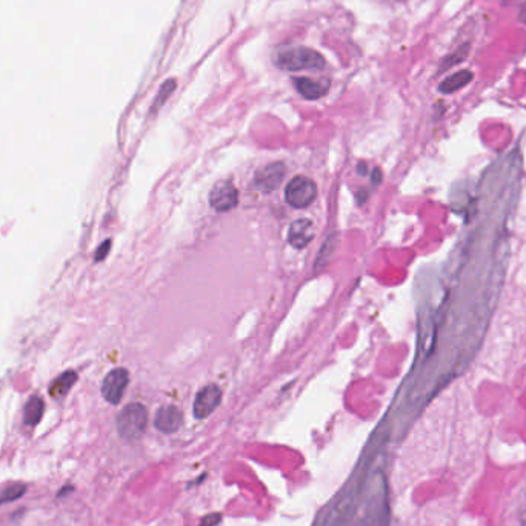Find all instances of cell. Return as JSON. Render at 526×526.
I'll list each match as a JSON object with an SVG mask.
<instances>
[{
  "label": "cell",
  "mask_w": 526,
  "mask_h": 526,
  "mask_svg": "<svg viewBox=\"0 0 526 526\" xmlns=\"http://www.w3.org/2000/svg\"><path fill=\"white\" fill-rule=\"evenodd\" d=\"M148 425V411L140 403H129L118 412L116 427L117 433L125 440H137L145 434Z\"/></svg>",
  "instance_id": "1"
},
{
  "label": "cell",
  "mask_w": 526,
  "mask_h": 526,
  "mask_svg": "<svg viewBox=\"0 0 526 526\" xmlns=\"http://www.w3.org/2000/svg\"><path fill=\"white\" fill-rule=\"evenodd\" d=\"M275 64L281 70L288 71H299V70H321L325 66V59L321 53L306 47H296L288 48L281 51Z\"/></svg>",
  "instance_id": "2"
},
{
  "label": "cell",
  "mask_w": 526,
  "mask_h": 526,
  "mask_svg": "<svg viewBox=\"0 0 526 526\" xmlns=\"http://www.w3.org/2000/svg\"><path fill=\"white\" fill-rule=\"evenodd\" d=\"M317 197V186L305 175H296L285 190V199L294 208H306Z\"/></svg>",
  "instance_id": "3"
},
{
  "label": "cell",
  "mask_w": 526,
  "mask_h": 526,
  "mask_svg": "<svg viewBox=\"0 0 526 526\" xmlns=\"http://www.w3.org/2000/svg\"><path fill=\"white\" fill-rule=\"evenodd\" d=\"M129 384V374L125 368H116L106 375L102 384V396L112 405L121 402Z\"/></svg>",
  "instance_id": "4"
},
{
  "label": "cell",
  "mask_w": 526,
  "mask_h": 526,
  "mask_svg": "<svg viewBox=\"0 0 526 526\" xmlns=\"http://www.w3.org/2000/svg\"><path fill=\"white\" fill-rule=\"evenodd\" d=\"M210 203L218 212L233 210L239 203V194L229 180H221L212 186L210 192Z\"/></svg>",
  "instance_id": "5"
},
{
  "label": "cell",
  "mask_w": 526,
  "mask_h": 526,
  "mask_svg": "<svg viewBox=\"0 0 526 526\" xmlns=\"http://www.w3.org/2000/svg\"><path fill=\"white\" fill-rule=\"evenodd\" d=\"M222 402V390L216 385H206L197 392L194 400V416L196 418H206L217 410Z\"/></svg>",
  "instance_id": "6"
},
{
  "label": "cell",
  "mask_w": 526,
  "mask_h": 526,
  "mask_svg": "<svg viewBox=\"0 0 526 526\" xmlns=\"http://www.w3.org/2000/svg\"><path fill=\"white\" fill-rule=\"evenodd\" d=\"M181 425H184V412L174 405L162 406L154 417V427L165 434L175 433Z\"/></svg>",
  "instance_id": "7"
},
{
  "label": "cell",
  "mask_w": 526,
  "mask_h": 526,
  "mask_svg": "<svg viewBox=\"0 0 526 526\" xmlns=\"http://www.w3.org/2000/svg\"><path fill=\"white\" fill-rule=\"evenodd\" d=\"M285 173L286 168L281 162L269 164L255 174V185H258L263 192H271L280 186L281 180L285 177Z\"/></svg>",
  "instance_id": "8"
},
{
  "label": "cell",
  "mask_w": 526,
  "mask_h": 526,
  "mask_svg": "<svg viewBox=\"0 0 526 526\" xmlns=\"http://www.w3.org/2000/svg\"><path fill=\"white\" fill-rule=\"evenodd\" d=\"M312 239H314V225L310 218H299L291 223L288 231V242L292 248L302 249L308 247Z\"/></svg>",
  "instance_id": "9"
},
{
  "label": "cell",
  "mask_w": 526,
  "mask_h": 526,
  "mask_svg": "<svg viewBox=\"0 0 526 526\" xmlns=\"http://www.w3.org/2000/svg\"><path fill=\"white\" fill-rule=\"evenodd\" d=\"M292 84L305 99L310 100L321 99L328 92L329 88V84L325 82V80H312L310 77H294Z\"/></svg>",
  "instance_id": "10"
},
{
  "label": "cell",
  "mask_w": 526,
  "mask_h": 526,
  "mask_svg": "<svg viewBox=\"0 0 526 526\" xmlns=\"http://www.w3.org/2000/svg\"><path fill=\"white\" fill-rule=\"evenodd\" d=\"M43 411H45V403H43V400L39 396L31 397L27 402V405H25V411H23L25 425H28V427H36V425L40 422Z\"/></svg>",
  "instance_id": "11"
},
{
  "label": "cell",
  "mask_w": 526,
  "mask_h": 526,
  "mask_svg": "<svg viewBox=\"0 0 526 526\" xmlns=\"http://www.w3.org/2000/svg\"><path fill=\"white\" fill-rule=\"evenodd\" d=\"M473 80V73L471 71H459L449 76L447 80H443L440 84V91L444 94L459 91L460 88L466 86L469 82Z\"/></svg>",
  "instance_id": "12"
},
{
  "label": "cell",
  "mask_w": 526,
  "mask_h": 526,
  "mask_svg": "<svg viewBox=\"0 0 526 526\" xmlns=\"http://www.w3.org/2000/svg\"><path fill=\"white\" fill-rule=\"evenodd\" d=\"M77 380V374L74 371H66L60 375V377L54 381L51 385V390H49V394L53 397H62L71 390V386L76 384Z\"/></svg>",
  "instance_id": "13"
},
{
  "label": "cell",
  "mask_w": 526,
  "mask_h": 526,
  "mask_svg": "<svg viewBox=\"0 0 526 526\" xmlns=\"http://www.w3.org/2000/svg\"><path fill=\"white\" fill-rule=\"evenodd\" d=\"M336 242H337L336 234H331L328 237V240L323 243L321 253H318V258L316 260V269H321L323 265H327V262L331 259V255H333L336 249Z\"/></svg>",
  "instance_id": "14"
},
{
  "label": "cell",
  "mask_w": 526,
  "mask_h": 526,
  "mask_svg": "<svg viewBox=\"0 0 526 526\" xmlns=\"http://www.w3.org/2000/svg\"><path fill=\"white\" fill-rule=\"evenodd\" d=\"M174 90H175V82H174V80L173 79L171 80H166V82L162 85L160 91L158 94V97H155V100H154V105H153V110L151 111L155 112L158 110H160L162 106H164V103L168 100V97L171 96Z\"/></svg>",
  "instance_id": "15"
},
{
  "label": "cell",
  "mask_w": 526,
  "mask_h": 526,
  "mask_svg": "<svg viewBox=\"0 0 526 526\" xmlns=\"http://www.w3.org/2000/svg\"><path fill=\"white\" fill-rule=\"evenodd\" d=\"M25 491H27V486L23 484H14L6 488V490L2 492L0 496V503H8V502H14V500L21 499Z\"/></svg>",
  "instance_id": "16"
},
{
  "label": "cell",
  "mask_w": 526,
  "mask_h": 526,
  "mask_svg": "<svg viewBox=\"0 0 526 526\" xmlns=\"http://www.w3.org/2000/svg\"><path fill=\"white\" fill-rule=\"evenodd\" d=\"M110 248H111V240H105V242L102 243V245L99 247V249H97V253H96V262L103 260V259L106 258V254H108Z\"/></svg>",
  "instance_id": "17"
},
{
  "label": "cell",
  "mask_w": 526,
  "mask_h": 526,
  "mask_svg": "<svg viewBox=\"0 0 526 526\" xmlns=\"http://www.w3.org/2000/svg\"><path fill=\"white\" fill-rule=\"evenodd\" d=\"M521 22L526 23V2L523 3V6H522V11H521Z\"/></svg>",
  "instance_id": "18"
},
{
  "label": "cell",
  "mask_w": 526,
  "mask_h": 526,
  "mask_svg": "<svg viewBox=\"0 0 526 526\" xmlns=\"http://www.w3.org/2000/svg\"><path fill=\"white\" fill-rule=\"evenodd\" d=\"M521 523L523 526H526V506L523 510H521Z\"/></svg>",
  "instance_id": "19"
},
{
  "label": "cell",
  "mask_w": 526,
  "mask_h": 526,
  "mask_svg": "<svg viewBox=\"0 0 526 526\" xmlns=\"http://www.w3.org/2000/svg\"><path fill=\"white\" fill-rule=\"evenodd\" d=\"M503 2H505V3H510V2H511V0H503Z\"/></svg>",
  "instance_id": "20"
}]
</instances>
